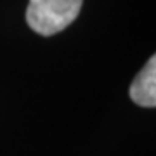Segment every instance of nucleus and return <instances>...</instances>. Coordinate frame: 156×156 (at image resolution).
<instances>
[{
    "label": "nucleus",
    "instance_id": "1",
    "mask_svg": "<svg viewBox=\"0 0 156 156\" xmlns=\"http://www.w3.org/2000/svg\"><path fill=\"white\" fill-rule=\"evenodd\" d=\"M82 4L83 0H30L26 23L35 33L52 37L76 19Z\"/></svg>",
    "mask_w": 156,
    "mask_h": 156
},
{
    "label": "nucleus",
    "instance_id": "2",
    "mask_svg": "<svg viewBox=\"0 0 156 156\" xmlns=\"http://www.w3.org/2000/svg\"><path fill=\"white\" fill-rule=\"evenodd\" d=\"M130 99L135 104L142 108H154L156 106V57L151 56V59L144 64V68L139 71V75L134 78L130 85Z\"/></svg>",
    "mask_w": 156,
    "mask_h": 156
}]
</instances>
